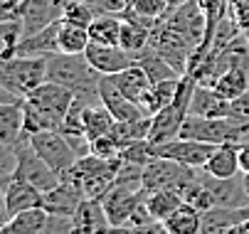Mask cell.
Returning <instances> with one entry per match:
<instances>
[{"label": "cell", "instance_id": "obj_1", "mask_svg": "<svg viewBox=\"0 0 249 234\" xmlns=\"http://www.w3.org/2000/svg\"><path fill=\"white\" fill-rule=\"evenodd\" d=\"M77 94L54 82H42L37 89H32L22 99V114H25V133L37 131H59L69 106L74 104Z\"/></svg>", "mask_w": 249, "mask_h": 234}, {"label": "cell", "instance_id": "obj_2", "mask_svg": "<svg viewBox=\"0 0 249 234\" xmlns=\"http://www.w3.org/2000/svg\"><path fill=\"white\" fill-rule=\"evenodd\" d=\"M99 79H101V74L89 64V59L84 54L57 52V54L47 57V82L72 89L77 94V99H82L87 106L101 104Z\"/></svg>", "mask_w": 249, "mask_h": 234}, {"label": "cell", "instance_id": "obj_3", "mask_svg": "<svg viewBox=\"0 0 249 234\" xmlns=\"http://www.w3.org/2000/svg\"><path fill=\"white\" fill-rule=\"evenodd\" d=\"M119 168H121V158L119 160H106V158L89 153L84 158H77L74 168L67 173V178H72L84 190V195L89 200H104V195L116 183Z\"/></svg>", "mask_w": 249, "mask_h": 234}, {"label": "cell", "instance_id": "obj_4", "mask_svg": "<svg viewBox=\"0 0 249 234\" xmlns=\"http://www.w3.org/2000/svg\"><path fill=\"white\" fill-rule=\"evenodd\" d=\"M47 82V57H22L15 54L0 64V86L25 99L32 89Z\"/></svg>", "mask_w": 249, "mask_h": 234}, {"label": "cell", "instance_id": "obj_5", "mask_svg": "<svg viewBox=\"0 0 249 234\" xmlns=\"http://www.w3.org/2000/svg\"><path fill=\"white\" fill-rule=\"evenodd\" d=\"M180 138L220 146V143H227V141L239 143L244 138V131L230 118H207V116L188 114V118L180 128Z\"/></svg>", "mask_w": 249, "mask_h": 234}, {"label": "cell", "instance_id": "obj_6", "mask_svg": "<svg viewBox=\"0 0 249 234\" xmlns=\"http://www.w3.org/2000/svg\"><path fill=\"white\" fill-rule=\"evenodd\" d=\"M30 143H32L35 150H37V155L50 165L57 175L64 178L69 170L74 168L77 153H74L72 146H69V141H67V136L62 131H37V133H30Z\"/></svg>", "mask_w": 249, "mask_h": 234}, {"label": "cell", "instance_id": "obj_7", "mask_svg": "<svg viewBox=\"0 0 249 234\" xmlns=\"http://www.w3.org/2000/svg\"><path fill=\"white\" fill-rule=\"evenodd\" d=\"M15 148V155H18V170H15V175H22V178H27L30 183H35L42 192H47V190H52L59 180H62V175H57L50 165L37 155V150L32 148V143H30V136L25 133V136L13 146Z\"/></svg>", "mask_w": 249, "mask_h": 234}, {"label": "cell", "instance_id": "obj_8", "mask_svg": "<svg viewBox=\"0 0 249 234\" xmlns=\"http://www.w3.org/2000/svg\"><path fill=\"white\" fill-rule=\"evenodd\" d=\"M215 148L217 146H212V143L190 141V138H180V136L173 141H165V143H158V146H151L156 158H168V160H175V163L188 165V168H197V170H202L207 165Z\"/></svg>", "mask_w": 249, "mask_h": 234}, {"label": "cell", "instance_id": "obj_9", "mask_svg": "<svg viewBox=\"0 0 249 234\" xmlns=\"http://www.w3.org/2000/svg\"><path fill=\"white\" fill-rule=\"evenodd\" d=\"M146 200V190L143 187H131V185H119L114 183V187L104 195V210L109 217L111 227H121L131 219V215L136 212V207Z\"/></svg>", "mask_w": 249, "mask_h": 234}, {"label": "cell", "instance_id": "obj_10", "mask_svg": "<svg viewBox=\"0 0 249 234\" xmlns=\"http://www.w3.org/2000/svg\"><path fill=\"white\" fill-rule=\"evenodd\" d=\"M205 187L212 192L217 207H227V210H242L249 205V192L244 187V178L234 175V178H215L210 173H200Z\"/></svg>", "mask_w": 249, "mask_h": 234}, {"label": "cell", "instance_id": "obj_11", "mask_svg": "<svg viewBox=\"0 0 249 234\" xmlns=\"http://www.w3.org/2000/svg\"><path fill=\"white\" fill-rule=\"evenodd\" d=\"M99 94H101V101L104 106L111 111V116L116 121H136V118H146L151 116L146 106H141L116 86L114 77H101L99 79Z\"/></svg>", "mask_w": 249, "mask_h": 234}, {"label": "cell", "instance_id": "obj_12", "mask_svg": "<svg viewBox=\"0 0 249 234\" xmlns=\"http://www.w3.org/2000/svg\"><path fill=\"white\" fill-rule=\"evenodd\" d=\"M87 200L84 190L72 180V178H62L52 190H47L42 195V207L50 212V215H64V217H74L77 207Z\"/></svg>", "mask_w": 249, "mask_h": 234}, {"label": "cell", "instance_id": "obj_13", "mask_svg": "<svg viewBox=\"0 0 249 234\" xmlns=\"http://www.w3.org/2000/svg\"><path fill=\"white\" fill-rule=\"evenodd\" d=\"M42 190L30 183L27 178L22 175H13L8 183H5V219H10L13 215L18 212H25V210H32V207H42Z\"/></svg>", "mask_w": 249, "mask_h": 234}, {"label": "cell", "instance_id": "obj_14", "mask_svg": "<svg viewBox=\"0 0 249 234\" xmlns=\"http://www.w3.org/2000/svg\"><path fill=\"white\" fill-rule=\"evenodd\" d=\"M84 57L89 59V64L101 74V77H111L124 72L126 67H131L136 62V57L131 52H126L124 47H111V45H96L91 42L84 52Z\"/></svg>", "mask_w": 249, "mask_h": 234}, {"label": "cell", "instance_id": "obj_15", "mask_svg": "<svg viewBox=\"0 0 249 234\" xmlns=\"http://www.w3.org/2000/svg\"><path fill=\"white\" fill-rule=\"evenodd\" d=\"M188 109H180V106H165L163 111L153 114L151 116V133H148V143L151 146H158V143H165V141H173L180 136V128L188 118Z\"/></svg>", "mask_w": 249, "mask_h": 234}, {"label": "cell", "instance_id": "obj_16", "mask_svg": "<svg viewBox=\"0 0 249 234\" xmlns=\"http://www.w3.org/2000/svg\"><path fill=\"white\" fill-rule=\"evenodd\" d=\"M59 27H62V17L50 22L40 32H35V35L22 37L18 54H22V57H52V54H57L59 52Z\"/></svg>", "mask_w": 249, "mask_h": 234}, {"label": "cell", "instance_id": "obj_17", "mask_svg": "<svg viewBox=\"0 0 249 234\" xmlns=\"http://www.w3.org/2000/svg\"><path fill=\"white\" fill-rule=\"evenodd\" d=\"M111 77H114L116 86L131 99V101H136V104H141V106H146V99H148V94H151L153 82L148 79V74H146L143 67L133 62L131 67H126L124 72L111 74Z\"/></svg>", "mask_w": 249, "mask_h": 234}, {"label": "cell", "instance_id": "obj_18", "mask_svg": "<svg viewBox=\"0 0 249 234\" xmlns=\"http://www.w3.org/2000/svg\"><path fill=\"white\" fill-rule=\"evenodd\" d=\"M190 114L207 116V118H230V99L220 96L215 86L197 84V89L193 94Z\"/></svg>", "mask_w": 249, "mask_h": 234}, {"label": "cell", "instance_id": "obj_19", "mask_svg": "<svg viewBox=\"0 0 249 234\" xmlns=\"http://www.w3.org/2000/svg\"><path fill=\"white\" fill-rule=\"evenodd\" d=\"M202 170L210 173V175H215V178H234V175H242V168H239V143H234V141L220 143Z\"/></svg>", "mask_w": 249, "mask_h": 234}, {"label": "cell", "instance_id": "obj_20", "mask_svg": "<svg viewBox=\"0 0 249 234\" xmlns=\"http://www.w3.org/2000/svg\"><path fill=\"white\" fill-rule=\"evenodd\" d=\"M74 227L77 234H101L104 229L111 227L101 200H89V197L84 200L74 212Z\"/></svg>", "mask_w": 249, "mask_h": 234}, {"label": "cell", "instance_id": "obj_21", "mask_svg": "<svg viewBox=\"0 0 249 234\" xmlns=\"http://www.w3.org/2000/svg\"><path fill=\"white\" fill-rule=\"evenodd\" d=\"M47 217H50V212L45 207H32V210L18 212L10 219H5L0 234H42Z\"/></svg>", "mask_w": 249, "mask_h": 234}, {"label": "cell", "instance_id": "obj_22", "mask_svg": "<svg viewBox=\"0 0 249 234\" xmlns=\"http://www.w3.org/2000/svg\"><path fill=\"white\" fill-rule=\"evenodd\" d=\"M25 136V114L20 104H0V143L15 146Z\"/></svg>", "mask_w": 249, "mask_h": 234}, {"label": "cell", "instance_id": "obj_23", "mask_svg": "<svg viewBox=\"0 0 249 234\" xmlns=\"http://www.w3.org/2000/svg\"><path fill=\"white\" fill-rule=\"evenodd\" d=\"M136 64L143 67L146 74H148V79H151L153 84L165 82V79H178V77H183V74L178 72L165 57H160L153 47H146L143 52H138V54H136Z\"/></svg>", "mask_w": 249, "mask_h": 234}, {"label": "cell", "instance_id": "obj_24", "mask_svg": "<svg viewBox=\"0 0 249 234\" xmlns=\"http://www.w3.org/2000/svg\"><path fill=\"white\" fill-rule=\"evenodd\" d=\"M121 27H124V17L121 15H96L94 22L89 25L91 42L121 47Z\"/></svg>", "mask_w": 249, "mask_h": 234}, {"label": "cell", "instance_id": "obj_25", "mask_svg": "<svg viewBox=\"0 0 249 234\" xmlns=\"http://www.w3.org/2000/svg\"><path fill=\"white\" fill-rule=\"evenodd\" d=\"M114 123L116 118L111 116V111L101 104H91L84 109V133L89 141H96L101 136H109V133L114 131Z\"/></svg>", "mask_w": 249, "mask_h": 234}, {"label": "cell", "instance_id": "obj_26", "mask_svg": "<svg viewBox=\"0 0 249 234\" xmlns=\"http://www.w3.org/2000/svg\"><path fill=\"white\" fill-rule=\"evenodd\" d=\"M170 234H200L202 227V212L193 207L190 202H183L168 219H163Z\"/></svg>", "mask_w": 249, "mask_h": 234}, {"label": "cell", "instance_id": "obj_27", "mask_svg": "<svg viewBox=\"0 0 249 234\" xmlns=\"http://www.w3.org/2000/svg\"><path fill=\"white\" fill-rule=\"evenodd\" d=\"M89 45H91L89 27H82V25L62 20V27H59V52H64V54H84Z\"/></svg>", "mask_w": 249, "mask_h": 234}, {"label": "cell", "instance_id": "obj_28", "mask_svg": "<svg viewBox=\"0 0 249 234\" xmlns=\"http://www.w3.org/2000/svg\"><path fill=\"white\" fill-rule=\"evenodd\" d=\"M183 202H185L183 195L175 192V190H153V192H146V207L153 215V219H158V222L168 219Z\"/></svg>", "mask_w": 249, "mask_h": 234}, {"label": "cell", "instance_id": "obj_29", "mask_svg": "<svg viewBox=\"0 0 249 234\" xmlns=\"http://www.w3.org/2000/svg\"><path fill=\"white\" fill-rule=\"evenodd\" d=\"M239 212L227 207H210L202 212V227L200 234H227L234 224H239Z\"/></svg>", "mask_w": 249, "mask_h": 234}, {"label": "cell", "instance_id": "obj_30", "mask_svg": "<svg viewBox=\"0 0 249 234\" xmlns=\"http://www.w3.org/2000/svg\"><path fill=\"white\" fill-rule=\"evenodd\" d=\"M148 133H151V116L146 118H136V121H116L111 136L119 141L121 150L136 141H148Z\"/></svg>", "mask_w": 249, "mask_h": 234}, {"label": "cell", "instance_id": "obj_31", "mask_svg": "<svg viewBox=\"0 0 249 234\" xmlns=\"http://www.w3.org/2000/svg\"><path fill=\"white\" fill-rule=\"evenodd\" d=\"M215 89H217L220 96L230 99V101H232V99H237V96H242L244 91H249V69H244V67L227 69V72L217 79Z\"/></svg>", "mask_w": 249, "mask_h": 234}, {"label": "cell", "instance_id": "obj_32", "mask_svg": "<svg viewBox=\"0 0 249 234\" xmlns=\"http://www.w3.org/2000/svg\"><path fill=\"white\" fill-rule=\"evenodd\" d=\"M22 37H25V25L20 17L0 20V50H3V59H10L18 54Z\"/></svg>", "mask_w": 249, "mask_h": 234}, {"label": "cell", "instance_id": "obj_33", "mask_svg": "<svg viewBox=\"0 0 249 234\" xmlns=\"http://www.w3.org/2000/svg\"><path fill=\"white\" fill-rule=\"evenodd\" d=\"M151 32H153V30L146 27V25H136V22H131V20H124V27H121V47L136 57L138 52H143V50L148 47Z\"/></svg>", "mask_w": 249, "mask_h": 234}, {"label": "cell", "instance_id": "obj_34", "mask_svg": "<svg viewBox=\"0 0 249 234\" xmlns=\"http://www.w3.org/2000/svg\"><path fill=\"white\" fill-rule=\"evenodd\" d=\"M178 84H180V77H178V79H165V82H158V84L151 86V94H148V99H146V109H148L151 116L173 104L175 91H178Z\"/></svg>", "mask_w": 249, "mask_h": 234}, {"label": "cell", "instance_id": "obj_35", "mask_svg": "<svg viewBox=\"0 0 249 234\" xmlns=\"http://www.w3.org/2000/svg\"><path fill=\"white\" fill-rule=\"evenodd\" d=\"M84 109H87V104L82 101V99H74V104L69 106V111H67L62 126H59V131L64 133V136H82L84 133Z\"/></svg>", "mask_w": 249, "mask_h": 234}, {"label": "cell", "instance_id": "obj_36", "mask_svg": "<svg viewBox=\"0 0 249 234\" xmlns=\"http://www.w3.org/2000/svg\"><path fill=\"white\" fill-rule=\"evenodd\" d=\"M230 121H234L244 131V136L249 133V91L230 101Z\"/></svg>", "mask_w": 249, "mask_h": 234}, {"label": "cell", "instance_id": "obj_37", "mask_svg": "<svg viewBox=\"0 0 249 234\" xmlns=\"http://www.w3.org/2000/svg\"><path fill=\"white\" fill-rule=\"evenodd\" d=\"M94 17H96V13L89 8V3H74V5H69V8L62 10V20L82 25V27H89L94 22Z\"/></svg>", "mask_w": 249, "mask_h": 234}, {"label": "cell", "instance_id": "obj_38", "mask_svg": "<svg viewBox=\"0 0 249 234\" xmlns=\"http://www.w3.org/2000/svg\"><path fill=\"white\" fill-rule=\"evenodd\" d=\"M91 153L99 155V158H106V160H119L121 158V146L109 133V136H101V138L91 141Z\"/></svg>", "mask_w": 249, "mask_h": 234}, {"label": "cell", "instance_id": "obj_39", "mask_svg": "<svg viewBox=\"0 0 249 234\" xmlns=\"http://www.w3.org/2000/svg\"><path fill=\"white\" fill-rule=\"evenodd\" d=\"M87 3L96 15H124L131 0H87Z\"/></svg>", "mask_w": 249, "mask_h": 234}, {"label": "cell", "instance_id": "obj_40", "mask_svg": "<svg viewBox=\"0 0 249 234\" xmlns=\"http://www.w3.org/2000/svg\"><path fill=\"white\" fill-rule=\"evenodd\" d=\"M42 234H77L74 217H64V215H50Z\"/></svg>", "mask_w": 249, "mask_h": 234}, {"label": "cell", "instance_id": "obj_41", "mask_svg": "<svg viewBox=\"0 0 249 234\" xmlns=\"http://www.w3.org/2000/svg\"><path fill=\"white\" fill-rule=\"evenodd\" d=\"M128 8L136 10V13H141V15H146V17H156V20L168 13L160 0H131Z\"/></svg>", "mask_w": 249, "mask_h": 234}, {"label": "cell", "instance_id": "obj_42", "mask_svg": "<svg viewBox=\"0 0 249 234\" xmlns=\"http://www.w3.org/2000/svg\"><path fill=\"white\" fill-rule=\"evenodd\" d=\"M20 5H22V0H0V15H3V20L20 17Z\"/></svg>", "mask_w": 249, "mask_h": 234}, {"label": "cell", "instance_id": "obj_43", "mask_svg": "<svg viewBox=\"0 0 249 234\" xmlns=\"http://www.w3.org/2000/svg\"><path fill=\"white\" fill-rule=\"evenodd\" d=\"M239 168H242V175L249 173V143H242V141H239Z\"/></svg>", "mask_w": 249, "mask_h": 234}, {"label": "cell", "instance_id": "obj_44", "mask_svg": "<svg viewBox=\"0 0 249 234\" xmlns=\"http://www.w3.org/2000/svg\"><path fill=\"white\" fill-rule=\"evenodd\" d=\"M101 234H138V232L131 229V227H126V224H121V227H109V229H104Z\"/></svg>", "mask_w": 249, "mask_h": 234}, {"label": "cell", "instance_id": "obj_45", "mask_svg": "<svg viewBox=\"0 0 249 234\" xmlns=\"http://www.w3.org/2000/svg\"><path fill=\"white\" fill-rule=\"evenodd\" d=\"M227 234H249V219H242L239 224H234Z\"/></svg>", "mask_w": 249, "mask_h": 234}, {"label": "cell", "instance_id": "obj_46", "mask_svg": "<svg viewBox=\"0 0 249 234\" xmlns=\"http://www.w3.org/2000/svg\"><path fill=\"white\" fill-rule=\"evenodd\" d=\"M160 3L165 5V10L170 13V10H175V8H180V5H185L188 0H160Z\"/></svg>", "mask_w": 249, "mask_h": 234}, {"label": "cell", "instance_id": "obj_47", "mask_svg": "<svg viewBox=\"0 0 249 234\" xmlns=\"http://www.w3.org/2000/svg\"><path fill=\"white\" fill-rule=\"evenodd\" d=\"M74 3H87V0H54V5H57L59 10H64V8H69V5H74Z\"/></svg>", "mask_w": 249, "mask_h": 234}, {"label": "cell", "instance_id": "obj_48", "mask_svg": "<svg viewBox=\"0 0 249 234\" xmlns=\"http://www.w3.org/2000/svg\"><path fill=\"white\" fill-rule=\"evenodd\" d=\"M237 212H239V219H249V205L242 207V210H237Z\"/></svg>", "mask_w": 249, "mask_h": 234}, {"label": "cell", "instance_id": "obj_49", "mask_svg": "<svg viewBox=\"0 0 249 234\" xmlns=\"http://www.w3.org/2000/svg\"><path fill=\"white\" fill-rule=\"evenodd\" d=\"M242 178H244V187H247V192H249V173H244Z\"/></svg>", "mask_w": 249, "mask_h": 234}, {"label": "cell", "instance_id": "obj_50", "mask_svg": "<svg viewBox=\"0 0 249 234\" xmlns=\"http://www.w3.org/2000/svg\"><path fill=\"white\" fill-rule=\"evenodd\" d=\"M244 40H247V45H249V27L244 30Z\"/></svg>", "mask_w": 249, "mask_h": 234}]
</instances>
